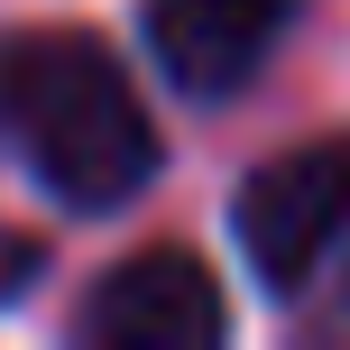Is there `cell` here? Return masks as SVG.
<instances>
[{"label":"cell","mask_w":350,"mask_h":350,"mask_svg":"<svg viewBox=\"0 0 350 350\" xmlns=\"http://www.w3.org/2000/svg\"><path fill=\"white\" fill-rule=\"evenodd\" d=\"M0 139L65 212H120L157 185L166 139L148 120L129 65L83 28L0 37Z\"/></svg>","instance_id":"cell-1"},{"label":"cell","mask_w":350,"mask_h":350,"mask_svg":"<svg viewBox=\"0 0 350 350\" xmlns=\"http://www.w3.org/2000/svg\"><path fill=\"white\" fill-rule=\"evenodd\" d=\"M230 240L267 295L295 304L350 249V139H304L286 157L249 166L230 193Z\"/></svg>","instance_id":"cell-2"},{"label":"cell","mask_w":350,"mask_h":350,"mask_svg":"<svg viewBox=\"0 0 350 350\" xmlns=\"http://www.w3.org/2000/svg\"><path fill=\"white\" fill-rule=\"evenodd\" d=\"M83 350H212L230 341V295L193 249H129L74 304Z\"/></svg>","instance_id":"cell-3"},{"label":"cell","mask_w":350,"mask_h":350,"mask_svg":"<svg viewBox=\"0 0 350 350\" xmlns=\"http://www.w3.org/2000/svg\"><path fill=\"white\" fill-rule=\"evenodd\" d=\"M314 0H139V37L185 102H230L267 74Z\"/></svg>","instance_id":"cell-4"},{"label":"cell","mask_w":350,"mask_h":350,"mask_svg":"<svg viewBox=\"0 0 350 350\" xmlns=\"http://www.w3.org/2000/svg\"><path fill=\"white\" fill-rule=\"evenodd\" d=\"M37 277H46V249H37L28 230H0V304H18Z\"/></svg>","instance_id":"cell-5"},{"label":"cell","mask_w":350,"mask_h":350,"mask_svg":"<svg viewBox=\"0 0 350 350\" xmlns=\"http://www.w3.org/2000/svg\"><path fill=\"white\" fill-rule=\"evenodd\" d=\"M341 314H350V267H341Z\"/></svg>","instance_id":"cell-6"}]
</instances>
